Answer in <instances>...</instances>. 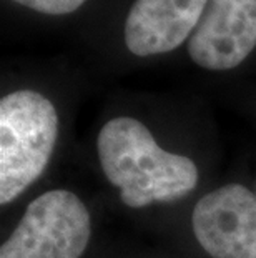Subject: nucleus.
Returning <instances> with one entry per match:
<instances>
[{
	"label": "nucleus",
	"instance_id": "obj_1",
	"mask_svg": "<svg viewBox=\"0 0 256 258\" xmlns=\"http://www.w3.org/2000/svg\"><path fill=\"white\" fill-rule=\"evenodd\" d=\"M97 150L108 182L118 186L122 202L132 208L180 200L198 183L195 162L163 150L150 130L132 117L103 125Z\"/></svg>",
	"mask_w": 256,
	"mask_h": 258
},
{
	"label": "nucleus",
	"instance_id": "obj_2",
	"mask_svg": "<svg viewBox=\"0 0 256 258\" xmlns=\"http://www.w3.org/2000/svg\"><path fill=\"white\" fill-rule=\"evenodd\" d=\"M58 139L53 103L34 90L0 100V203L7 205L40 177Z\"/></svg>",
	"mask_w": 256,
	"mask_h": 258
},
{
	"label": "nucleus",
	"instance_id": "obj_3",
	"mask_svg": "<svg viewBox=\"0 0 256 258\" xmlns=\"http://www.w3.org/2000/svg\"><path fill=\"white\" fill-rule=\"evenodd\" d=\"M90 240V215L68 190H50L27 207L0 258H80Z\"/></svg>",
	"mask_w": 256,
	"mask_h": 258
},
{
	"label": "nucleus",
	"instance_id": "obj_4",
	"mask_svg": "<svg viewBox=\"0 0 256 258\" xmlns=\"http://www.w3.org/2000/svg\"><path fill=\"white\" fill-rule=\"evenodd\" d=\"M195 238L213 258H256V195L228 183L200 199L193 208Z\"/></svg>",
	"mask_w": 256,
	"mask_h": 258
},
{
	"label": "nucleus",
	"instance_id": "obj_5",
	"mask_svg": "<svg viewBox=\"0 0 256 258\" xmlns=\"http://www.w3.org/2000/svg\"><path fill=\"white\" fill-rule=\"evenodd\" d=\"M256 47V0H208L188 38L192 60L206 70L238 67Z\"/></svg>",
	"mask_w": 256,
	"mask_h": 258
},
{
	"label": "nucleus",
	"instance_id": "obj_6",
	"mask_svg": "<svg viewBox=\"0 0 256 258\" xmlns=\"http://www.w3.org/2000/svg\"><path fill=\"white\" fill-rule=\"evenodd\" d=\"M208 0H135L125 20V43L133 55L175 50L197 29Z\"/></svg>",
	"mask_w": 256,
	"mask_h": 258
},
{
	"label": "nucleus",
	"instance_id": "obj_7",
	"mask_svg": "<svg viewBox=\"0 0 256 258\" xmlns=\"http://www.w3.org/2000/svg\"><path fill=\"white\" fill-rule=\"evenodd\" d=\"M24 7L47 15H67L78 10L87 0H14Z\"/></svg>",
	"mask_w": 256,
	"mask_h": 258
}]
</instances>
